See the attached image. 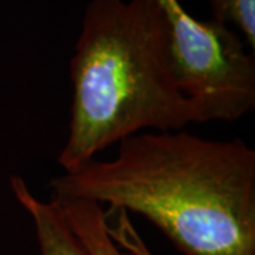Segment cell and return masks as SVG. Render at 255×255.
<instances>
[{
	"label": "cell",
	"mask_w": 255,
	"mask_h": 255,
	"mask_svg": "<svg viewBox=\"0 0 255 255\" xmlns=\"http://www.w3.org/2000/svg\"><path fill=\"white\" fill-rule=\"evenodd\" d=\"M174 81L199 122L236 121L255 107V60L227 24L201 21L179 0H157Z\"/></svg>",
	"instance_id": "obj_3"
},
{
	"label": "cell",
	"mask_w": 255,
	"mask_h": 255,
	"mask_svg": "<svg viewBox=\"0 0 255 255\" xmlns=\"http://www.w3.org/2000/svg\"><path fill=\"white\" fill-rule=\"evenodd\" d=\"M107 231L112 241L130 255H152L143 240L139 237L133 224L122 209L104 210Z\"/></svg>",
	"instance_id": "obj_7"
},
{
	"label": "cell",
	"mask_w": 255,
	"mask_h": 255,
	"mask_svg": "<svg viewBox=\"0 0 255 255\" xmlns=\"http://www.w3.org/2000/svg\"><path fill=\"white\" fill-rule=\"evenodd\" d=\"M213 20L240 30L247 46L255 48V0H207Z\"/></svg>",
	"instance_id": "obj_6"
},
{
	"label": "cell",
	"mask_w": 255,
	"mask_h": 255,
	"mask_svg": "<svg viewBox=\"0 0 255 255\" xmlns=\"http://www.w3.org/2000/svg\"><path fill=\"white\" fill-rule=\"evenodd\" d=\"M10 187L20 206L27 211L36 228L41 255H90L80 238L74 234L58 204L43 201L28 189L21 177L13 176Z\"/></svg>",
	"instance_id": "obj_4"
},
{
	"label": "cell",
	"mask_w": 255,
	"mask_h": 255,
	"mask_svg": "<svg viewBox=\"0 0 255 255\" xmlns=\"http://www.w3.org/2000/svg\"><path fill=\"white\" fill-rule=\"evenodd\" d=\"M68 133L57 162L71 173L146 129L199 122L169 63L157 0H91L75 43Z\"/></svg>",
	"instance_id": "obj_2"
},
{
	"label": "cell",
	"mask_w": 255,
	"mask_h": 255,
	"mask_svg": "<svg viewBox=\"0 0 255 255\" xmlns=\"http://www.w3.org/2000/svg\"><path fill=\"white\" fill-rule=\"evenodd\" d=\"M51 199L140 214L184 255H255V152L241 139L140 132L112 160L50 182Z\"/></svg>",
	"instance_id": "obj_1"
},
{
	"label": "cell",
	"mask_w": 255,
	"mask_h": 255,
	"mask_svg": "<svg viewBox=\"0 0 255 255\" xmlns=\"http://www.w3.org/2000/svg\"><path fill=\"white\" fill-rule=\"evenodd\" d=\"M58 204L74 234L90 255H130L122 251L107 231L105 213L100 204L82 199H51Z\"/></svg>",
	"instance_id": "obj_5"
}]
</instances>
